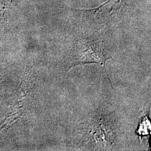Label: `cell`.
<instances>
[{"instance_id": "1", "label": "cell", "mask_w": 151, "mask_h": 151, "mask_svg": "<svg viewBox=\"0 0 151 151\" xmlns=\"http://www.w3.org/2000/svg\"><path fill=\"white\" fill-rule=\"evenodd\" d=\"M81 46L83 49H80V52H83L82 55H79V59H78L80 63L96 62L104 65L105 56L101 53V50L97 48V44L86 41L81 43Z\"/></svg>"}]
</instances>
